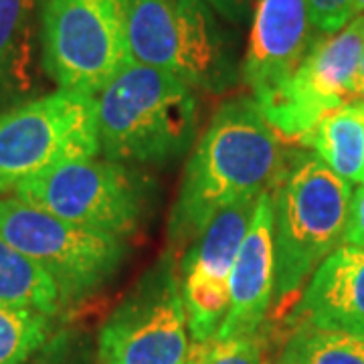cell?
<instances>
[{
    "instance_id": "obj_13",
    "label": "cell",
    "mask_w": 364,
    "mask_h": 364,
    "mask_svg": "<svg viewBox=\"0 0 364 364\" xmlns=\"http://www.w3.org/2000/svg\"><path fill=\"white\" fill-rule=\"evenodd\" d=\"M259 195L245 196L227 208L205 227V231L184 249L181 275L200 273L229 282L237 253L249 231Z\"/></svg>"
},
{
    "instance_id": "obj_2",
    "label": "cell",
    "mask_w": 364,
    "mask_h": 364,
    "mask_svg": "<svg viewBox=\"0 0 364 364\" xmlns=\"http://www.w3.org/2000/svg\"><path fill=\"white\" fill-rule=\"evenodd\" d=\"M95 117L107 160L164 166L195 142L198 100L178 75L132 61L95 95Z\"/></svg>"
},
{
    "instance_id": "obj_16",
    "label": "cell",
    "mask_w": 364,
    "mask_h": 364,
    "mask_svg": "<svg viewBox=\"0 0 364 364\" xmlns=\"http://www.w3.org/2000/svg\"><path fill=\"white\" fill-rule=\"evenodd\" d=\"M37 0H0V104L33 90Z\"/></svg>"
},
{
    "instance_id": "obj_7",
    "label": "cell",
    "mask_w": 364,
    "mask_h": 364,
    "mask_svg": "<svg viewBox=\"0 0 364 364\" xmlns=\"http://www.w3.org/2000/svg\"><path fill=\"white\" fill-rule=\"evenodd\" d=\"M100 154L95 97L57 90L0 114V196L67 160Z\"/></svg>"
},
{
    "instance_id": "obj_9",
    "label": "cell",
    "mask_w": 364,
    "mask_h": 364,
    "mask_svg": "<svg viewBox=\"0 0 364 364\" xmlns=\"http://www.w3.org/2000/svg\"><path fill=\"white\" fill-rule=\"evenodd\" d=\"M364 53V14L336 33L316 37L286 85L259 107L279 138L301 142L326 112L354 102L352 81Z\"/></svg>"
},
{
    "instance_id": "obj_3",
    "label": "cell",
    "mask_w": 364,
    "mask_h": 364,
    "mask_svg": "<svg viewBox=\"0 0 364 364\" xmlns=\"http://www.w3.org/2000/svg\"><path fill=\"white\" fill-rule=\"evenodd\" d=\"M272 191L275 299H287L344 239L354 191L318 156L287 164Z\"/></svg>"
},
{
    "instance_id": "obj_18",
    "label": "cell",
    "mask_w": 364,
    "mask_h": 364,
    "mask_svg": "<svg viewBox=\"0 0 364 364\" xmlns=\"http://www.w3.org/2000/svg\"><path fill=\"white\" fill-rule=\"evenodd\" d=\"M279 364H364V336L301 322L287 338Z\"/></svg>"
},
{
    "instance_id": "obj_21",
    "label": "cell",
    "mask_w": 364,
    "mask_h": 364,
    "mask_svg": "<svg viewBox=\"0 0 364 364\" xmlns=\"http://www.w3.org/2000/svg\"><path fill=\"white\" fill-rule=\"evenodd\" d=\"M186 364H269L267 348L257 334L241 338L195 342L188 350Z\"/></svg>"
},
{
    "instance_id": "obj_17",
    "label": "cell",
    "mask_w": 364,
    "mask_h": 364,
    "mask_svg": "<svg viewBox=\"0 0 364 364\" xmlns=\"http://www.w3.org/2000/svg\"><path fill=\"white\" fill-rule=\"evenodd\" d=\"M0 306L47 316H55L63 306L57 284L4 239H0Z\"/></svg>"
},
{
    "instance_id": "obj_23",
    "label": "cell",
    "mask_w": 364,
    "mask_h": 364,
    "mask_svg": "<svg viewBox=\"0 0 364 364\" xmlns=\"http://www.w3.org/2000/svg\"><path fill=\"white\" fill-rule=\"evenodd\" d=\"M344 243L364 247V184H360L352 193L348 223H346V231H344Z\"/></svg>"
},
{
    "instance_id": "obj_11",
    "label": "cell",
    "mask_w": 364,
    "mask_h": 364,
    "mask_svg": "<svg viewBox=\"0 0 364 364\" xmlns=\"http://www.w3.org/2000/svg\"><path fill=\"white\" fill-rule=\"evenodd\" d=\"M275 299V241L273 191L259 195L249 231L229 275V310L215 338L229 340L257 334Z\"/></svg>"
},
{
    "instance_id": "obj_29",
    "label": "cell",
    "mask_w": 364,
    "mask_h": 364,
    "mask_svg": "<svg viewBox=\"0 0 364 364\" xmlns=\"http://www.w3.org/2000/svg\"><path fill=\"white\" fill-rule=\"evenodd\" d=\"M184 364H186V363H184Z\"/></svg>"
},
{
    "instance_id": "obj_24",
    "label": "cell",
    "mask_w": 364,
    "mask_h": 364,
    "mask_svg": "<svg viewBox=\"0 0 364 364\" xmlns=\"http://www.w3.org/2000/svg\"><path fill=\"white\" fill-rule=\"evenodd\" d=\"M205 2L215 13H219L223 18L235 25L247 21L253 6V0H205Z\"/></svg>"
},
{
    "instance_id": "obj_10",
    "label": "cell",
    "mask_w": 364,
    "mask_h": 364,
    "mask_svg": "<svg viewBox=\"0 0 364 364\" xmlns=\"http://www.w3.org/2000/svg\"><path fill=\"white\" fill-rule=\"evenodd\" d=\"M308 0H257L241 79L261 104L282 90L312 43Z\"/></svg>"
},
{
    "instance_id": "obj_4",
    "label": "cell",
    "mask_w": 364,
    "mask_h": 364,
    "mask_svg": "<svg viewBox=\"0 0 364 364\" xmlns=\"http://www.w3.org/2000/svg\"><path fill=\"white\" fill-rule=\"evenodd\" d=\"M41 63L57 90L97 95L132 63L126 0H37Z\"/></svg>"
},
{
    "instance_id": "obj_20",
    "label": "cell",
    "mask_w": 364,
    "mask_h": 364,
    "mask_svg": "<svg viewBox=\"0 0 364 364\" xmlns=\"http://www.w3.org/2000/svg\"><path fill=\"white\" fill-rule=\"evenodd\" d=\"M51 336V316L0 306V364H26Z\"/></svg>"
},
{
    "instance_id": "obj_28",
    "label": "cell",
    "mask_w": 364,
    "mask_h": 364,
    "mask_svg": "<svg viewBox=\"0 0 364 364\" xmlns=\"http://www.w3.org/2000/svg\"><path fill=\"white\" fill-rule=\"evenodd\" d=\"M354 102H358V104H360L364 107V93H360V95H358V97H356Z\"/></svg>"
},
{
    "instance_id": "obj_15",
    "label": "cell",
    "mask_w": 364,
    "mask_h": 364,
    "mask_svg": "<svg viewBox=\"0 0 364 364\" xmlns=\"http://www.w3.org/2000/svg\"><path fill=\"white\" fill-rule=\"evenodd\" d=\"M301 144L344 181L364 184V107L358 102L326 112Z\"/></svg>"
},
{
    "instance_id": "obj_8",
    "label": "cell",
    "mask_w": 364,
    "mask_h": 364,
    "mask_svg": "<svg viewBox=\"0 0 364 364\" xmlns=\"http://www.w3.org/2000/svg\"><path fill=\"white\" fill-rule=\"evenodd\" d=\"M178 275L170 255L144 273L100 330V364H184L188 324Z\"/></svg>"
},
{
    "instance_id": "obj_5",
    "label": "cell",
    "mask_w": 364,
    "mask_h": 364,
    "mask_svg": "<svg viewBox=\"0 0 364 364\" xmlns=\"http://www.w3.org/2000/svg\"><path fill=\"white\" fill-rule=\"evenodd\" d=\"M0 239L35 261L57 284L63 304L107 284L126 259V239L63 221L16 196L0 198Z\"/></svg>"
},
{
    "instance_id": "obj_1",
    "label": "cell",
    "mask_w": 364,
    "mask_h": 364,
    "mask_svg": "<svg viewBox=\"0 0 364 364\" xmlns=\"http://www.w3.org/2000/svg\"><path fill=\"white\" fill-rule=\"evenodd\" d=\"M287 166L279 134L253 97L219 105L182 174L168 241L186 249L223 208L272 188Z\"/></svg>"
},
{
    "instance_id": "obj_14",
    "label": "cell",
    "mask_w": 364,
    "mask_h": 364,
    "mask_svg": "<svg viewBox=\"0 0 364 364\" xmlns=\"http://www.w3.org/2000/svg\"><path fill=\"white\" fill-rule=\"evenodd\" d=\"M132 61L176 75L181 23L176 0H126Z\"/></svg>"
},
{
    "instance_id": "obj_27",
    "label": "cell",
    "mask_w": 364,
    "mask_h": 364,
    "mask_svg": "<svg viewBox=\"0 0 364 364\" xmlns=\"http://www.w3.org/2000/svg\"><path fill=\"white\" fill-rule=\"evenodd\" d=\"M354 14H364V0H354Z\"/></svg>"
},
{
    "instance_id": "obj_19",
    "label": "cell",
    "mask_w": 364,
    "mask_h": 364,
    "mask_svg": "<svg viewBox=\"0 0 364 364\" xmlns=\"http://www.w3.org/2000/svg\"><path fill=\"white\" fill-rule=\"evenodd\" d=\"M182 301L195 342L215 338L229 310V282L200 273L182 275Z\"/></svg>"
},
{
    "instance_id": "obj_22",
    "label": "cell",
    "mask_w": 364,
    "mask_h": 364,
    "mask_svg": "<svg viewBox=\"0 0 364 364\" xmlns=\"http://www.w3.org/2000/svg\"><path fill=\"white\" fill-rule=\"evenodd\" d=\"M308 9L314 28L330 35L354 16V0H308Z\"/></svg>"
},
{
    "instance_id": "obj_25",
    "label": "cell",
    "mask_w": 364,
    "mask_h": 364,
    "mask_svg": "<svg viewBox=\"0 0 364 364\" xmlns=\"http://www.w3.org/2000/svg\"><path fill=\"white\" fill-rule=\"evenodd\" d=\"M63 356H65V352L59 348V344H53L49 346V350L43 352L39 358L31 364H67Z\"/></svg>"
},
{
    "instance_id": "obj_12",
    "label": "cell",
    "mask_w": 364,
    "mask_h": 364,
    "mask_svg": "<svg viewBox=\"0 0 364 364\" xmlns=\"http://www.w3.org/2000/svg\"><path fill=\"white\" fill-rule=\"evenodd\" d=\"M298 312L304 324L364 336V247L334 249L312 273Z\"/></svg>"
},
{
    "instance_id": "obj_6",
    "label": "cell",
    "mask_w": 364,
    "mask_h": 364,
    "mask_svg": "<svg viewBox=\"0 0 364 364\" xmlns=\"http://www.w3.org/2000/svg\"><path fill=\"white\" fill-rule=\"evenodd\" d=\"M146 184L134 170L107 158L67 160L21 182L14 196L63 221L126 239L146 208Z\"/></svg>"
},
{
    "instance_id": "obj_26",
    "label": "cell",
    "mask_w": 364,
    "mask_h": 364,
    "mask_svg": "<svg viewBox=\"0 0 364 364\" xmlns=\"http://www.w3.org/2000/svg\"><path fill=\"white\" fill-rule=\"evenodd\" d=\"M360 93H364V53L363 59H360V65H358V71H356L354 81H352V97L356 100Z\"/></svg>"
}]
</instances>
